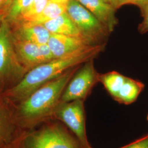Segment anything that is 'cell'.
Listing matches in <instances>:
<instances>
[{"instance_id":"6","label":"cell","mask_w":148,"mask_h":148,"mask_svg":"<svg viewBox=\"0 0 148 148\" xmlns=\"http://www.w3.org/2000/svg\"><path fill=\"white\" fill-rule=\"evenodd\" d=\"M93 59L85 63L78 72L73 75L62 95L60 103L76 100H84L98 79Z\"/></svg>"},{"instance_id":"20","label":"cell","mask_w":148,"mask_h":148,"mask_svg":"<svg viewBox=\"0 0 148 148\" xmlns=\"http://www.w3.org/2000/svg\"><path fill=\"white\" fill-rule=\"evenodd\" d=\"M14 0H0V20H2L9 10Z\"/></svg>"},{"instance_id":"1","label":"cell","mask_w":148,"mask_h":148,"mask_svg":"<svg viewBox=\"0 0 148 148\" xmlns=\"http://www.w3.org/2000/svg\"><path fill=\"white\" fill-rule=\"evenodd\" d=\"M106 43L91 46L79 53L62 58L54 59L32 68L21 80L8 90L7 95L13 100L23 101L32 93L66 71L94 58L104 49Z\"/></svg>"},{"instance_id":"4","label":"cell","mask_w":148,"mask_h":148,"mask_svg":"<svg viewBox=\"0 0 148 148\" xmlns=\"http://www.w3.org/2000/svg\"><path fill=\"white\" fill-rule=\"evenodd\" d=\"M24 148H79V145L63 127L49 125L27 136Z\"/></svg>"},{"instance_id":"7","label":"cell","mask_w":148,"mask_h":148,"mask_svg":"<svg viewBox=\"0 0 148 148\" xmlns=\"http://www.w3.org/2000/svg\"><path fill=\"white\" fill-rule=\"evenodd\" d=\"M56 117L63 122L78 138L84 148H90L86 132L84 100L61 103L55 110Z\"/></svg>"},{"instance_id":"21","label":"cell","mask_w":148,"mask_h":148,"mask_svg":"<svg viewBox=\"0 0 148 148\" xmlns=\"http://www.w3.org/2000/svg\"><path fill=\"white\" fill-rule=\"evenodd\" d=\"M123 148H148V135Z\"/></svg>"},{"instance_id":"13","label":"cell","mask_w":148,"mask_h":148,"mask_svg":"<svg viewBox=\"0 0 148 148\" xmlns=\"http://www.w3.org/2000/svg\"><path fill=\"white\" fill-rule=\"evenodd\" d=\"M144 87V85L141 82L126 77L115 100L120 103L130 104L136 101Z\"/></svg>"},{"instance_id":"22","label":"cell","mask_w":148,"mask_h":148,"mask_svg":"<svg viewBox=\"0 0 148 148\" xmlns=\"http://www.w3.org/2000/svg\"><path fill=\"white\" fill-rule=\"evenodd\" d=\"M104 1L106 3L112 5V7H114L115 9L121 7V0H104Z\"/></svg>"},{"instance_id":"3","label":"cell","mask_w":148,"mask_h":148,"mask_svg":"<svg viewBox=\"0 0 148 148\" xmlns=\"http://www.w3.org/2000/svg\"><path fill=\"white\" fill-rule=\"evenodd\" d=\"M66 12L83 37L93 45L100 42L110 33L105 26L77 0H69Z\"/></svg>"},{"instance_id":"9","label":"cell","mask_w":148,"mask_h":148,"mask_svg":"<svg viewBox=\"0 0 148 148\" xmlns=\"http://www.w3.org/2000/svg\"><path fill=\"white\" fill-rule=\"evenodd\" d=\"M47 44L55 59L69 57L93 46L84 38L57 34H51Z\"/></svg>"},{"instance_id":"18","label":"cell","mask_w":148,"mask_h":148,"mask_svg":"<svg viewBox=\"0 0 148 148\" xmlns=\"http://www.w3.org/2000/svg\"><path fill=\"white\" fill-rule=\"evenodd\" d=\"M143 20L139 24L138 30L140 34H144L148 32V5L142 11Z\"/></svg>"},{"instance_id":"23","label":"cell","mask_w":148,"mask_h":148,"mask_svg":"<svg viewBox=\"0 0 148 148\" xmlns=\"http://www.w3.org/2000/svg\"><path fill=\"white\" fill-rule=\"evenodd\" d=\"M49 1L52 2H54V3H56L65 5H66L67 3L69 1V0H49Z\"/></svg>"},{"instance_id":"15","label":"cell","mask_w":148,"mask_h":148,"mask_svg":"<svg viewBox=\"0 0 148 148\" xmlns=\"http://www.w3.org/2000/svg\"><path fill=\"white\" fill-rule=\"evenodd\" d=\"M66 11V5L56 3L49 1L47 5L40 13L28 23L33 24H41L50 21Z\"/></svg>"},{"instance_id":"5","label":"cell","mask_w":148,"mask_h":148,"mask_svg":"<svg viewBox=\"0 0 148 148\" xmlns=\"http://www.w3.org/2000/svg\"><path fill=\"white\" fill-rule=\"evenodd\" d=\"M10 24L5 20L0 23V80L23 76L27 69L18 58Z\"/></svg>"},{"instance_id":"24","label":"cell","mask_w":148,"mask_h":148,"mask_svg":"<svg viewBox=\"0 0 148 148\" xmlns=\"http://www.w3.org/2000/svg\"><path fill=\"white\" fill-rule=\"evenodd\" d=\"M1 110H0V123H1Z\"/></svg>"},{"instance_id":"14","label":"cell","mask_w":148,"mask_h":148,"mask_svg":"<svg viewBox=\"0 0 148 148\" xmlns=\"http://www.w3.org/2000/svg\"><path fill=\"white\" fill-rule=\"evenodd\" d=\"M126 77L116 71H111L106 74H98V79L104 86L106 90L114 98L125 82Z\"/></svg>"},{"instance_id":"10","label":"cell","mask_w":148,"mask_h":148,"mask_svg":"<svg viewBox=\"0 0 148 148\" xmlns=\"http://www.w3.org/2000/svg\"><path fill=\"white\" fill-rule=\"evenodd\" d=\"M15 29L12 32L14 40L34 43L38 45L47 44L51 33L44 25L21 23L15 25Z\"/></svg>"},{"instance_id":"17","label":"cell","mask_w":148,"mask_h":148,"mask_svg":"<svg viewBox=\"0 0 148 148\" xmlns=\"http://www.w3.org/2000/svg\"><path fill=\"white\" fill-rule=\"evenodd\" d=\"M49 0H33L32 3L23 13L19 21L15 24L30 21L43 10Z\"/></svg>"},{"instance_id":"11","label":"cell","mask_w":148,"mask_h":148,"mask_svg":"<svg viewBox=\"0 0 148 148\" xmlns=\"http://www.w3.org/2000/svg\"><path fill=\"white\" fill-rule=\"evenodd\" d=\"M105 26L110 33L117 24L115 8L104 0H77Z\"/></svg>"},{"instance_id":"12","label":"cell","mask_w":148,"mask_h":148,"mask_svg":"<svg viewBox=\"0 0 148 148\" xmlns=\"http://www.w3.org/2000/svg\"><path fill=\"white\" fill-rule=\"evenodd\" d=\"M43 25L51 34H61L85 39L66 11L57 18L45 23Z\"/></svg>"},{"instance_id":"25","label":"cell","mask_w":148,"mask_h":148,"mask_svg":"<svg viewBox=\"0 0 148 148\" xmlns=\"http://www.w3.org/2000/svg\"><path fill=\"white\" fill-rule=\"evenodd\" d=\"M147 120H148V116H147Z\"/></svg>"},{"instance_id":"2","label":"cell","mask_w":148,"mask_h":148,"mask_svg":"<svg viewBox=\"0 0 148 148\" xmlns=\"http://www.w3.org/2000/svg\"><path fill=\"white\" fill-rule=\"evenodd\" d=\"M78 67L69 69L57 78L40 87L22 101L19 108L20 119L25 122L32 123L47 116L57 109L64 90Z\"/></svg>"},{"instance_id":"19","label":"cell","mask_w":148,"mask_h":148,"mask_svg":"<svg viewBox=\"0 0 148 148\" xmlns=\"http://www.w3.org/2000/svg\"><path fill=\"white\" fill-rule=\"evenodd\" d=\"M127 4L137 5L142 11L148 6V0H121V6Z\"/></svg>"},{"instance_id":"16","label":"cell","mask_w":148,"mask_h":148,"mask_svg":"<svg viewBox=\"0 0 148 148\" xmlns=\"http://www.w3.org/2000/svg\"><path fill=\"white\" fill-rule=\"evenodd\" d=\"M32 1L33 0H14L2 19L5 20L9 24L15 25Z\"/></svg>"},{"instance_id":"8","label":"cell","mask_w":148,"mask_h":148,"mask_svg":"<svg viewBox=\"0 0 148 148\" xmlns=\"http://www.w3.org/2000/svg\"><path fill=\"white\" fill-rule=\"evenodd\" d=\"M13 43L18 58L25 68L32 69L55 59L47 43L38 45L14 38Z\"/></svg>"}]
</instances>
